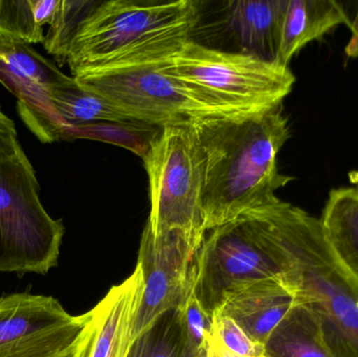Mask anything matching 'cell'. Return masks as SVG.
<instances>
[{
	"label": "cell",
	"instance_id": "8",
	"mask_svg": "<svg viewBox=\"0 0 358 357\" xmlns=\"http://www.w3.org/2000/svg\"><path fill=\"white\" fill-rule=\"evenodd\" d=\"M165 57L86 71L73 78L108 99L132 121L150 127L243 115L216 104L166 71Z\"/></svg>",
	"mask_w": 358,
	"mask_h": 357
},
{
	"label": "cell",
	"instance_id": "27",
	"mask_svg": "<svg viewBox=\"0 0 358 357\" xmlns=\"http://www.w3.org/2000/svg\"><path fill=\"white\" fill-rule=\"evenodd\" d=\"M196 357H215L213 356L212 351H210V344H208V346L206 349L202 350V351Z\"/></svg>",
	"mask_w": 358,
	"mask_h": 357
},
{
	"label": "cell",
	"instance_id": "24",
	"mask_svg": "<svg viewBox=\"0 0 358 357\" xmlns=\"http://www.w3.org/2000/svg\"><path fill=\"white\" fill-rule=\"evenodd\" d=\"M351 37L345 48L347 56L358 58V8L355 18L350 22Z\"/></svg>",
	"mask_w": 358,
	"mask_h": 357
},
{
	"label": "cell",
	"instance_id": "11",
	"mask_svg": "<svg viewBox=\"0 0 358 357\" xmlns=\"http://www.w3.org/2000/svg\"><path fill=\"white\" fill-rule=\"evenodd\" d=\"M66 77L29 44L0 42V83L18 99L21 119L41 142L62 138L64 127L50 107V92Z\"/></svg>",
	"mask_w": 358,
	"mask_h": 357
},
{
	"label": "cell",
	"instance_id": "2",
	"mask_svg": "<svg viewBox=\"0 0 358 357\" xmlns=\"http://www.w3.org/2000/svg\"><path fill=\"white\" fill-rule=\"evenodd\" d=\"M286 280L319 319L338 357H358V277L336 255L321 220L292 203L271 205Z\"/></svg>",
	"mask_w": 358,
	"mask_h": 357
},
{
	"label": "cell",
	"instance_id": "4",
	"mask_svg": "<svg viewBox=\"0 0 358 357\" xmlns=\"http://www.w3.org/2000/svg\"><path fill=\"white\" fill-rule=\"evenodd\" d=\"M271 205L206 232L196 256L192 291L210 318L229 295L250 283L273 279L288 285Z\"/></svg>",
	"mask_w": 358,
	"mask_h": 357
},
{
	"label": "cell",
	"instance_id": "6",
	"mask_svg": "<svg viewBox=\"0 0 358 357\" xmlns=\"http://www.w3.org/2000/svg\"><path fill=\"white\" fill-rule=\"evenodd\" d=\"M163 66L202 96L238 113L282 106L296 82L288 66L192 39L165 57Z\"/></svg>",
	"mask_w": 358,
	"mask_h": 357
},
{
	"label": "cell",
	"instance_id": "17",
	"mask_svg": "<svg viewBox=\"0 0 358 357\" xmlns=\"http://www.w3.org/2000/svg\"><path fill=\"white\" fill-rule=\"evenodd\" d=\"M268 357H338L313 310L299 303L265 344Z\"/></svg>",
	"mask_w": 358,
	"mask_h": 357
},
{
	"label": "cell",
	"instance_id": "28",
	"mask_svg": "<svg viewBox=\"0 0 358 357\" xmlns=\"http://www.w3.org/2000/svg\"><path fill=\"white\" fill-rule=\"evenodd\" d=\"M350 180L355 184V188L358 189V172L351 174Z\"/></svg>",
	"mask_w": 358,
	"mask_h": 357
},
{
	"label": "cell",
	"instance_id": "12",
	"mask_svg": "<svg viewBox=\"0 0 358 357\" xmlns=\"http://www.w3.org/2000/svg\"><path fill=\"white\" fill-rule=\"evenodd\" d=\"M144 293L140 264L121 284L111 287L90 310V320L79 357H127L132 330Z\"/></svg>",
	"mask_w": 358,
	"mask_h": 357
},
{
	"label": "cell",
	"instance_id": "29",
	"mask_svg": "<svg viewBox=\"0 0 358 357\" xmlns=\"http://www.w3.org/2000/svg\"><path fill=\"white\" fill-rule=\"evenodd\" d=\"M3 40H8V39H6V38L4 37L3 35H2L1 31H0V42L3 41Z\"/></svg>",
	"mask_w": 358,
	"mask_h": 357
},
{
	"label": "cell",
	"instance_id": "26",
	"mask_svg": "<svg viewBox=\"0 0 358 357\" xmlns=\"http://www.w3.org/2000/svg\"><path fill=\"white\" fill-rule=\"evenodd\" d=\"M85 333H84V335L83 337H82V339L80 340V341L78 342L77 344H75V345H73V347L69 348V349L65 350L64 352H62V354H58V356L55 357H79L80 351H81L82 345H83L84 337H85Z\"/></svg>",
	"mask_w": 358,
	"mask_h": 357
},
{
	"label": "cell",
	"instance_id": "15",
	"mask_svg": "<svg viewBox=\"0 0 358 357\" xmlns=\"http://www.w3.org/2000/svg\"><path fill=\"white\" fill-rule=\"evenodd\" d=\"M340 24L350 25L342 3L334 0H288L282 27L279 63L288 66L306 44Z\"/></svg>",
	"mask_w": 358,
	"mask_h": 357
},
{
	"label": "cell",
	"instance_id": "9",
	"mask_svg": "<svg viewBox=\"0 0 358 357\" xmlns=\"http://www.w3.org/2000/svg\"><path fill=\"white\" fill-rule=\"evenodd\" d=\"M90 312L71 316L50 296L0 298V357H55L85 333Z\"/></svg>",
	"mask_w": 358,
	"mask_h": 357
},
{
	"label": "cell",
	"instance_id": "1",
	"mask_svg": "<svg viewBox=\"0 0 358 357\" xmlns=\"http://www.w3.org/2000/svg\"><path fill=\"white\" fill-rule=\"evenodd\" d=\"M204 163L206 232L277 201L275 191L294 178L278 170V155L290 138L283 105L233 117L191 122Z\"/></svg>",
	"mask_w": 358,
	"mask_h": 357
},
{
	"label": "cell",
	"instance_id": "22",
	"mask_svg": "<svg viewBox=\"0 0 358 357\" xmlns=\"http://www.w3.org/2000/svg\"><path fill=\"white\" fill-rule=\"evenodd\" d=\"M212 333L227 350L241 357H262L265 345L255 342L229 316L216 312L212 316Z\"/></svg>",
	"mask_w": 358,
	"mask_h": 357
},
{
	"label": "cell",
	"instance_id": "16",
	"mask_svg": "<svg viewBox=\"0 0 358 357\" xmlns=\"http://www.w3.org/2000/svg\"><path fill=\"white\" fill-rule=\"evenodd\" d=\"M50 104L65 133L71 128L98 123H136L117 105L67 75L50 92Z\"/></svg>",
	"mask_w": 358,
	"mask_h": 357
},
{
	"label": "cell",
	"instance_id": "25",
	"mask_svg": "<svg viewBox=\"0 0 358 357\" xmlns=\"http://www.w3.org/2000/svg\"><path fill=\"white\" fill-rule=\"evenodd\" d=\"M208 344H210V351H212L213 356L215 357H241L239 356H236L233 352L227 350L214 335H210L208 337ZM262 357H268L267 356H264Z\"/></svg>",
	"mask_w": 358,
	"mask_h": 357
},
{
	"label": "cell",
	"instance_id": "21",
	"mask_svg": "<svg viewBox=\"0 0 358 357\" xmlns=\"http://www.w3.org/2000/svg\"><path fill=\"white\" fill-rule=\"evenodd\" d=\"M180 312L183 333L182 357H196L208 346V337L212 335V318L202 308L193 291L187 296Z\"/></svg>",
	"mask_w": 358,
	"mask_h": 357
},
{
	"label": "cell",
	"instance_id": "20",
	"mask_svg": "<svg viewBox=\"0 0 358 357\" xmlns=\"http://www.w3.org/2000/svg\"><path fill=\"white\" fill-rule=\"evenodd\" d=\"M90 0H60L56 16L44 39L45 50L59 62L64 63L65 54L80 22L96 6Z\"/></svg>",
	"mask_w": 358,
	"mask_h": 357
},
{
	"label": "cell",
	"instance_id": "7",
	"mask_svg": "<svg viewBox=\"0 0 358 357\" xmlns=\"http://www.w3.org/2000/svg\"><path fill=\"white\" fill-rule=\"evenodd\" d=\"M39 191L21 145L0 155V272L45 275L58 264L64 226L45 211Z\"/></svg>",
	"mask_w": 358,
	"mask_h": 357
},
{
	"label": "cell",
	"instance_id": "18",
	"mask_svg": "<svg viewBox=\"0 0 358 357\" xmlns=\"http://www.w3.org/2000/svg\"><path fill=\"white\" fill-rule=\"evenodd\" d=\"M320 220L336 255L358 277V189L331 190Z\"/></svg>",
	"mask_w": 358,
	"mask_h": 357
},
{
	"label": "cell",
	"instance_id": "13",
	"mask_svg": "<svg viewBox=\"0 0 358 357\" xmlns=\"http://www.w3.org/2000/svg\"><path fill=\"white\" fill-rule=\"evenodd\" d=\"M288 0H234L222 3L221 23L233 52L279 63L282 27Z\"/></svg>",
	"mask_w": 358,
	"mask_h": 357
},
{
	"label": "cell",
	"instance_id": "14",
	"mask_svg": "<svg viewBox=\"0 0 358 357\" xmlns=\"http://www.w3.org/2000/svg\"><path fill=\"white\" fill-rule=\"evenodd\" d=\"M299 303L296 293L286 283L268 279L238 289L217 312L233 319L255 342L265 345Z\"/></svg>",
	"mask_w": 358,
	"mask_h": 357
},
{
	"label": "cell",
	"instance_id": "19",
	"mask_svg": "<svg viewBox=\"0 0 358 357\" xmlns=\"http://www.w3.org/2000/svg\"><path fill=\"white\" fill-rule=\"evenodd\" d=\"M180 307L164 314L149 330L134 342L127 357H182Z\"/></svg>",
	"mask_w": 358,
	"mask_h": 357
},
{
	"label": "cell",
	"instance_id": "10",
	"mask_svg": "<svg viewBox=\"0 0 358 357\" xmlns=\"http://www.w3.org/2000/svg\"><path fill=\"white\" fill-rule=\"evenodd\" d=\"M198 252L178 232L155 236L145 226L138 264L144 277V293L132 330V344L166 312L181 307L193 289Z\"/></svg>",
	"mask_w": 358,
	"mask_h": 357
},
{
	"label": "cell",
	"instance_id": "3",
	"mask_svg": "<svg viewBox=\"0 0 358 357\" xmlns=\"http://www.w3.org/2000/svg\"><path fill=\"white\" fill-rule=\"evenodd\" d=\"M200 2L109 0L80 22L64 63L73 75L169 56L193 37Z\"/></svg>",
	"mask_w": 358,
	"mask_h": 357
},
{
	"label": "cell",
	"instance_id": "23",
	"mask_svg": "<svg viewBox=\"0 0 358 357\" xmlns=\"http://www.w3.org/2000/svg\"><path fill=\"white\" fill-rule=\"evenodd\" d=\"M19 146L16 126L0 106V155L10 156L16 153Z\"/></svg>",
	"mask_w": 358,
	"mask_h": 357
},
{
	"label": "cell",
	"instance_id": "5",
	"mask_svg": "<svg viewBox=\"0 0 358 357\" xmlns=\"http://www.w3.org/2000/svg\"><path fill=\"white\" fill-rule=\"evenodd\" d=\"M149 178L150 215L155 236L178 232L199 251L204 237V163L191 122L159 128L142 155Z\"/></svg>",
	"mask_w": 358,
	"mask_h": 357
}]
</instances>
